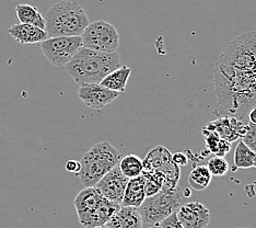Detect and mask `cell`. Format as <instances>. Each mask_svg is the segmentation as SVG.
I'll return each instance as SVG.
<instances>
[{"label":"cell","instance_id":"obj_8","mask_svg":"<svg viewBox=\"0 0 256 228\" xmlns=\"http://www.w3.org/2000/svg\"><path fill=\"white\" fill-rule=\"evenodd\" d=\"M81 48L82 40L80 35L48 38L40 43L43 55L52 65L56 67L66 66Z\"/></svg>","mask_w":256,"mask_h":228},{"label":"cell","instance_id":"obj_2","mask_svg":"<svg viewBox=\"0 0 256 228\" xmlns=\"http://www.w3.org/2000/svg\"><path fill=\"white\" fill-rule=\"evenodd\" d=\"M120 66L118 52H100L81 48L65 66L67 74L78 86L100 84L106 76Z\"/></svg>","mask_w":256,"mask_h":228},{"label":"cell","instance_id":"obj_23","mask_svg":"<svg viewBox=\"0 0 256 228\" xmlns=\"http://www.w3.org/2000/svg\"><path fill=\"white\" fill-rule=\"evenodd\" d=\"M142 175L144 178L146 197L156 194L164 184V177L161 173L154 171H142Z\"/></svg>","mask_w":256,"mask_h":228},{"label":"cell","instance_id":"obj_26","mask_svg":"<svg viewBox=\"0 0 256 228\" xmlns=\"http://www.w3.org/2000/svg\"><path fill=\"white\" fill-rule=\"evenodd\" d=\"M161 228H184L183 225L180 223V220L176 216V212L172 213L171 215H168V217L164 219H162L160 223L158 224Z\"/></svg>","mask_w":256,"mask_h":228},{"label":"cell","instance_id":"obj_13","mask_svg":"<svg viewBox=\"0 0 256 228\" xmlns=\"http://www.w3.org/2000/svg\"><path fill=\"white\" fill-rule=\"evenodd\" d=\"M248 123L236 118H230V116H224V118H218V120L210 122L204 128L209 131H214L218 133V135L221 138H224L226 140L232 143L243 136L244 132L246 130Z\"/></svg>","mask_w":256,"mask_h":228},{"label":"cell","instance_id":"obj_19","mask_svg":"<svg viewBox=\"0 0 256 228\" xmlns=\"http://www.w3.org/2000/svg\"><path fill=\"white\" fill-rule=\"evenodd\" d=\"M202 135L206 138V147L212 151L214 156L224 157L231 149V143L221 138L218 133L202 128Z\"/></svg>","mask_w":256,"mask_h":228},{"label":"cell","instance_id":"obj_3","mask_svg":"<svg viewBox=\"0 0 256 228\" xmlns=\"http://www.w3.org/2000/svg\"><path fill=\"white\" fill-rule=\"evenodd\" d=\"M44 19L45 31L48 38L77 37L82 34L90 23L82 7L68 0L54 4L48 10Z\"/></svg>","mask_w":256,"mask_h":228},{"label":"cell","instance_id":"obj_12","mask_svg":"<svg viewBox=\"0 0 256 228\" xmlns=\"http://www.w3.org/2000/svg\"><path fill=\"white\" fill-rule=\"evenodd\" d=\"M176 216L184 228H207L210 223V212L198 201L183 204L176 210Z\"/></svg>","mask_w":256,"mask_h":228},{"label":"cell","instance_id":"obj_20","mask_svg":"<svg viewBox=\"0 0 256 228\" xmlns=\"http://www.w3.org/2000/svg\"><path fill=\"white\" fill-rule=\"evenodd\" d=\"M212 179V175L207 166L200 165L192 169L188 175V184L195 191H204L210 184Z\"/></svg>","mask_w":256,"mask_h":228},{"label":"cell","instance_id":"obj_17","mask_svg":"<svg viewBox=\"0 0 256 228\" xmlns=\"http://www.w3.org/2000/svg\"><path fill=\"white\" fill-rule=\"evenodd\" d=\"M132 74V69L127 66H120L113 72H110L106 78H104L100 85L108 88L110 90L118 91L120 93L124 92L128 78Z\"/></svg>","mask_w":256,"mask_h":228},{"label":"cell","instance_id":"obj_14","mask_svg":"<svg viewBox=\"0 0 256 228\" xmlns=\"http://www.w3.org/2000/svg\"><path fill=\"white\" fill-rule=\"evenodd\" d=\"M8 33L16 42L20 44H36L42 43L48 38L44 29L26 25V23H16L11 27Z\"/></svg>","mask_w":256,"mask_h":228},{"label":"cell","instance_id":"obj_16","mask_svg":"<svg viewBox=\"0 0 256 228\" xmlns=\"http://www.w3.org/2000/svg\"><path fill=\"white\" fill-rule=\"evenodd\" d=\"M144 198H146V193H144V178L142 175H139V177L128 180L120 205L139 207Z\"/></svg>","mask_w":256,"mask_h":228},{"label":"cell","instance_id":"obj_21","mask_svg":"<svg viewBox=\"0 0 256 228\" xmlns=\"http://www.w3.org/2000/svg\"><path fill=\"white\" fill-rule=\"evenodd\" d=\"M118 167L120 169V171L123 172V174L128 179L139 177L144 171L142 159L140 157L134 154L122 157L118 163Z\"/></svg>","mask_w":256,"mask_h":228},{"label":"cell","instance_id":"obj_15","mask_svg":"<svg viewBox=\"0 0 256 228\" xmlns=\"http://www.w3.org/2000/svg\"><path fill=\"white\" fill-rule=\"evenodd\" d=\"M106 226L108 228H142V218L137 207L122 205Z\"/></svg>","mask_w":256,"mask_h":228},{"label":"cell","instance_id":"obj_5","mask_svg":"<svg viewBox=\"0 0 256 228\" xmlns=\"http://www.w3.org/2000/svg\"><path fill=\"white\" fill-rule=\"evenodd\" d=\"M183 192L176 188L162 186L156 194L144 198L142 205L137 207L142 215V223L147 225H158L162 219L176 212L182 205Z\"/></svg>","mask_w":256,"mask_h":228},{"label":"cell","instance_id":"obj_9","mask_svg":"<svg viewBox=\"0 0 256 228\" xmlns=\"http://www.w3.org/2000/svg\"><path fill=\"white\" fill-rule=\"evenodd\" d=\"M102 193L96 186H84L74 200L79 223L86 228L96 227V212L102 201Z\"/></svg>","mask_w":256,"mask_h":228},{"label":"cell","instance_id":"obj_30","mask_svg":"<svg viewBox=\"0 0 256 228\" xmlns=\"http://www.w3.org/2000/svg\"><path fill=\"white\" fill-rule=\"evenodd\" d=\"M147 228H161L159 225H152L151 227H147Z\"/></svg>","mask_w":256,"mask_h":228},{"label":"cell","instance_id":"obj_32","mask_svg":"<svg viewBox=\"0 0 256 228\" xmlns=\"http://www.w3.org/2000/svg\"><path fill=\"white\" fill-rule=\"evenodd\" d=\"M254 168H256V159H255V161H254V166H253Z\"/></svg>","mask_w":256,"mask_h":228},{"label":"cell","instance_id":"obj_22","mask_svg":"<svg viewBox=\"0 0 256 228\" xmlns=\"http://www.w3.org/2000/svg\"><path fill=\"white\" fill-rule=\"evenodd\" d=\"M255 159H256V154L251 148L248 147L242 140H240L234 149V166L238 169L252 168L254 166Z\"/></svg>","mask_w":256,"mask_h":228},{"label":"cell","instance_id":"obj_18","mask_svg":"<svg viewBox=\"0 0 256 228\" xmlns=\"http://www.w3.org/2000/svg\"><path fill=\"white\" fill-rule=\"evenodd\" d=\"M16 14L20 23L32 25L45 30V19L36 7H33L31 5L21 4L16 7Z\"/></svg>","mask_w":256,"mask_h":228},{"label":"cell","instance_id":"obj_28","mask_svg":"<svg viewBox=\"0 0 256 228\" xmlns=\"http://www.w3.org/2000/svg\"><path fill=\"white\" fill-rule=\"evenodd\" d=\"M80 168H81V163L78 160L72 159V160H68L65 163L66 170L68 172H72V173H74V174H77L80 171Z\"/></svg>","mask_w":256,"mask_h":228},{"label":"cell","instance_id":"obj_31","mask_svg":"<svg viewBox=\"0 0 256 228\" xmlns=\"http://www.w3.org/2000/svg\"><path fill=\"white\" fill-rule=\"evenodd\" d=\"M94 228H108V227H106V225H102V226H98V227H94Z\"/></svg>","mask_w":256,"mask_h":228},{"label":"cell","instance_id":"obj_27","mask_svg":"<svg viewBox=\"0 0 256 228\" xmlns=\"http://www.w3.org/2000/svg\"><path fill=\"white\" fill-rule=\"evenodd\" d=\"M172 160L176 166L181 168V167H184L188 165V157L186 156V154H184V153H176V154L172 155Z\"/></svg>","mask_w":256,"mask_h":228},{"label":"cell","instance_id":"obj_7","mask_svg":"<svg viewBox=\"0 0 256 228\" xmlns=\"http://www.w3.org/2000/svg\"><path fill=\"white\" fill-rule=\"evenodd\" d=\"M144 171H154L164 177V186L176 188L180 180V167L172 160V154L164 146H154L150 148L142 159Z\"/></svg>","mask_w":256,"mask_h":228},{"label":"cell","instance_id":"obj_29","mask_svg":"<svg viewBox=\"0 0 256 228\" xmlns=\"http://www.w3.org/2000/svg\"><path fill=\"white\" fill-rule=\"evenodd\" d=\"M248 123H252V124H256V105L254 108H252L251 111L248 112Z\"/></svg>","mask_w":256,"mask_h":228},{"label":"cell","instance_id":"obj_10","mask_svg":"<svg viewBox=\"0 0 256 228\" xmlns=\"http://www.w3.org/2000/svg\"><path fill=\"white\" fill-rule=\"evenodd\" d=\"M128 180L130 179L125 177L118 165L98 180L96 188H98V190L102 193V195L106 197L108 200L120 204L123 201Z\"/></svg>","mask_w":256,"mask_h":228},{"label":"cell","instance_id":"obj_33","mask_svg":"<svg viewBox=\"0 0 256 228\" xmlns=\"http://www.w3.org/2000/svg\"><path fill=\"white\" fill-rule=\"evenodd\" d=\"M238 228H250V227H238Z\"/></svg>","mask_w":256,"mask_h":228},{"label":"cell","instance_id":"obj_6","mask_svg":"<svg viewBox=\"0 0 256 228\" xmlns=\"http://www.w3.org/2000/svg\"><path fill=\"white\" fill-rule=\"evenodd\" d=\"M80 37L84 48L108 53L118 50L120 34L113 25L104 20L89 23Z\"/></svg>","mask_w":256,"mask_h":228},{"label":"cell","instance_id":"obj_24","mask_svg":"<svg viewBox=\"0 0 256 228\" xmlns=\"http://www.w3.org/2000/svg\"><path fill=\"white\" fill-rule=\"evenodd\" d=\"M207 168L210 171L212 177H224L229 171L230 166L224 157L214 156L212 157L207 162Z\"/></svg>","mask_w":256,"mask_h":228},{"label":"cell","instance_id":"obj_25","mask_svg":"<svg viewBox=\"0 0 256 228\" xmlns=\"http://www.w3.org/2000/svg\"><path fill=\"white\" fill-rule=\"evenodd\" d=\"M241 138H242V142L256 154V124L248 123L246 130L244 132L243 136Z\"/></svg>","mask_w":256,"mask_h":228},{"label":"cell","instance_id":"obj_11","mask_svg":"<svg viewBox=\"0 0 256 228\" xmlns=\"http://www.w3.org/2000/svg\"><path fill=\"white\" fill-rule=\"evenodd\" d=\"M120 95L118 91L110 90L100 84H89L79 86L78 97L86 107L101 110L112 103Z\"/></svg>","mask_w":256,"mask_h":228},{"label":"cell","instance_id":"obj_1","mask_svg":"<svg viewBox=\"0 0 256 228\" xmlns=\"http://www.w3.org/2000/svg\"><path fill=\"white\" fill-rule=\"evenodd\" d=\"M218 107L214 114L243 122L256 105V31L236 37L221 53L214 73Z\"/></svg>","mask_w":256,"mask_h":228},{"label":"cell","instance_id":"obj_4","mask_svg":"<svg viewBox=\"0 0 256 228\" xmlns=\"http://www.w3.org/2000/svg\"><path fill=\"white\" fill-rule=\"evenodd\" d=\"M123 157L108 140L93 145L81 157V168L77 175L84 186H96L103 175L120 163Z\"/></svg>","mask_w":256,"mask_h":228}]
</instances>
